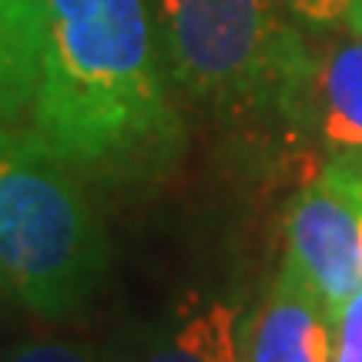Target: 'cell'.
Wrapping results in <instances>:
<instances>
[{"mask_svg":"<svg viewBox=\"0 0 362 362\" xmlns=\"http://www.w3.org/2000/svg\"><path fill=\"white\" fill-rule=\"evenodd\" d=\"M175 90L211 111H272L309 64V30L288 0H151Z\"/></svg>","mask_w":362,"mask_h":362,"instance_id":"3957f363","label":"cell"},{"mask_svg":"<svg viewBox=\"0 0 362 362\" xmlns=\"http://www.w3.org/2000/svg\"><path fill=\"white\" fill-rule=\"evenodd\" d=\"M292 17L305 30H325L346 21V13L356 7V0H288Z\"/></svg>","mask_w":362,"mask_h":362,"instance_id":"8fae6325","label":"cell"},{"mask_svg":"<svg viewBox=\"0 0 362 362\" xmlns=\"http://www.w3.org/2000/svg\"><path fill=\"white\" fill-rule=\"evenodd\" d=\"M342 24L349 27L352 34H359V37H362V0H356V7L346 13V21H342Z\"/></svg>","mask_w":362,"mask_h":362,"instance_id":"7c38bea8","label":"cell"},{"mask_svg":"<svg viewBox=\"0 0 362 362\" xmlns=\"http://www.w3.org/2000/svg\"><path fill=\"white\" fill-rule=\"evenodd\" d=\"M285 262L336 309L362 288V175L325 165L285 218Z\"/></svg>","mask_w":362,"mask_h":362,"instance_id":"277c9868","label":"cell"},{"mask_svg":"<svg viewBox=\"0 0 362 362\" xmlns=\"http://www.w3.org/2000/svg\"><path fill=\"white\" fill-rule=\"evenodd\" d=\"M107 269L81 175L34 128H0V285L40 319H71Z\"/></svg>","mask_w":362,"mask_h":362,"instance_id":"7a4b0ae2","label":"cell"},{"mask_svg":"<svg viewBox=\"0 0 362 362\" xmlns=\"http://www.w3.org/2000/svg\"><path fill=\"white\" fill-rule=\"evenodd\" d=\"M30 128L81 178L138 185L185 151L151 0H47Z\"/></svg>","mask_w":362,"mask_h":362,"instance_id":"6da1fadb","label":"cell"},{"mask_svg":"<svg viewBox=\"0 0 362 362\" xmlns=\"http://www.w3.org/2000/svg\"><path fill=\"white\" fill-rule=\"evenodd\" d=\"M332 362H362V288L336 309Z\"/></svg>","mask_w":362,"mask_h":362,"instance_id":"30bf717a","label":"cell"},{"mask_svg":"<svg viewBox=\"0 0 362 362\" xmlns=\"http://www.w3.org/2000/svg\"><path fill=\"white\" fill-rule=\"evenodd\" d=\"M141 362H245L242 309L218 298L181 305Z\"/></svg>","mask_w":362,"mask_h":362,"instance_id":"ba28073f","label":"cell"},{"mask_svg":"<svg viewBox=\"0 0 362 362\" xmlns=\"http://www.w3.org/2000/svg\"><path fill=\"white\" fill-rule=\"evenodd\" d=\"M47 0H0V128L30 117Z\"/></svg>","mask_w":362,"mask_h":362,"instance_id":"52a82bcc","label":"cell"},{"mask_svg":"<svg viewBox=\"0 0 362 362\" xmlns=\"http://www.w3.org/2000/svg\"><path fill=\"white\" fill-rule=\"evenodd\" d=\"M282 117L309 138L322 168L362 175V37L346 24L309 30V64L288 94Z\"/></svg>","mask_w":362,"mask_h":362,"instance_id":"5b68a950","label":"cell"},{"mask_svg":"<svg viewBox=\"0 0 362 362\" xmlns=\"http://www.w3.org/2000/svg\"><path fill=\"white\" fill-rule=\"evenodd\" d=\"M0 362H104L88 346L64 342V339H30L17 342L0 356Z\"/></svg>","mask_w":362,"mask_h":362,"instance_id":"9c48e42d","label":"cell"},{"mask_svg":"<svg viewBox=\"0 0 362 362\" xmlns=\"http://www.w3.org/2000/svg\"><path fill=\"white\" fill-rule=\"evenodd\" d=\"M336 315L296 265L282 262L245 332V362H332Z\"/></svg>","mask_w":362,"mask_h":362,"instance_id":"8992f818","label":"cell"}]
</instances>
